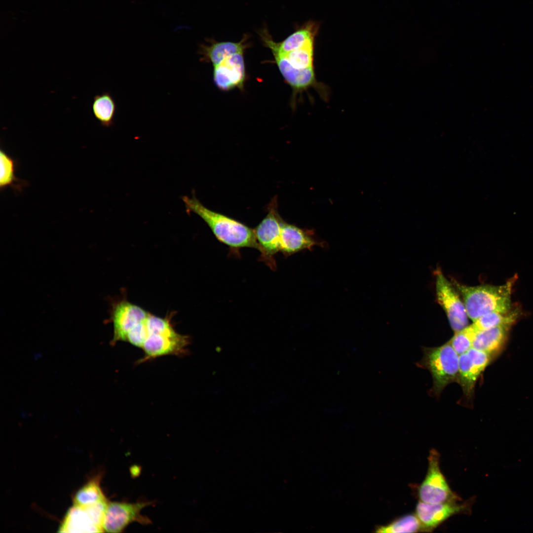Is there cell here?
Returning a JSON list of instances; mask_svg holds the SVG:
<instances>
[{
  "label": "cell",
  "instance_id": "cell-1",
  "mask_svg": "<svg viewBox=\"0 0 533 533\" xmlns=\"http://www.w3.org/2000/svg\"><path fill=\"white\" fill-rule=\"evenodd\" d=\"M182 199L187 211L197 214L202 219L221 242L233 249L249 247L259 250L254 229L208 209L194 195L191 197L183 196Z\"/></svg>",
  "mask_w": 533,
  "mask_h": 533
},
{
  "label": "cell",
  "instance_id": "cell-2",
  "mask_svg": "<svg viewBox=\"0 0 533 533\" xmlns=\"http://www.w3.org/2000/svg\"><path fill=\"white\" fill-rule=\"evenodd\" d=\"M513 280L501 286H469L456 281L454 284L462 296L468 318L474 322L489 312H508Z\"/></svg>",
  "mask_w": 533,
  "mask_h": 533
},
{
  "label": "cell",
  "instance_id": "cell-3",
  "mask_svg": "<svg viewBox=\"0 0 533 533\" xmlns=\"http://www.w3.org/2000/svg\"><path fill=\"white\" fill-rule=\"evenodd\" d=\"M146 325L148 337L141 348L144 356L141 362L163 356L185 353L190 338L177 333L169 319L151 314L146 320Z\"/></svg>",
  "mask_w": 533,
  "mask_h": 533
},
{
  "label": "cell",
  "instance_id": "cell-4",
  "mask_svg": "<svg viewBox=\"0 0 533 533\" xmlns=\"http://www.w3.org/2000/svg\"><path fill=\"white\" fill-rule=\"evenodd\" d=\"M419 366L430 372L435 395H439L449 384L457 383L459 355L449 341L440 346L423 348V357Z\"/></svg>",
  "mask_w": 533,
  "mask_h": 533
},
{
  "label": "cell",
  "instance_id": "cell-5",
  "mask_svg": "<svg viewBox=\"0 0 533 533\" xmlns=\"http://www.w3.org/2000/svg\"><path fill=\"white\" fill-rule=\"evenodd\" d=\"M282 220L278 212L276 198L274 197L268 206L267 214L254 229L260 260L273 270L276 268L274 257L279 252Z\"/></svg>",
  "mask_w": 533,
  "mask_h": 533
},
{
  "label": "cell",
  "instance_id": "cell-6",
  "mask_svg": "<svg viewBox=\"0 0 533 533\" xmlns=\"http://www.w3.org/2000/svg\"><path fill=\"white\" fill-rule=\"evenodd\" d=\"M428 459L427 474L419 489L420 501L437 503L454 500L457 497L440 470L438 453L431 450Z\"/></svg>",
  "mask_w": 533,
  "mask_h": 533
},
{
  "label": "cell",
  "instance_id": "cell-7",
  "mask_svg": "<svg viewBox=\"0 0 533 533\" xmlns=\"http://www.w3.org/2000/svg\"><path fill=\"white\" fill-rule=\"evenodd\" d=\"M435 272L438 302L445 310L452 329L457 332L468 326L464 304L443 273L438 269Z\"/></svg>",
  "mask_w": 533,
  "mask_h": 533
},
{
  "label": "cell",
  "instance_id": "cell-8",
  "mask_svg": "<svg viewBox=\"0 0 533 533\" xmlns=\"http://www.w3.org/2000/svg\"><path fill=\"white\" fill-rule=\"evenodd\" d=\"M151 504L150 502H108L103 521V531L107 533H120L134 522L143 525L150 524L151 520L143 516L141 512Z\"/></svg>",
  "mask_w": 533,
  "mask_h": 533
},
{
  "label": "cell",
  "instance_id": "cell-9",
  "mask_svg": "<svg viewBox=\"0 0 533 533\" xmlns=\"http://www.w3.org/2000/svg\"><path fill=\"white\" fill-rule=\"evenodd\" d=\"M490 360V355L475 348L459 355L457 383L468 401L472 397L476 382Z\"/></svg>",
  "mask_w": 533,
  "mask_h": 533
},
{
  "label": "cell",
  "instance_id": "cell-10",
  "mask_svg": "<svg viewBox=\"0 0 533 533\" xmlns=\"http://www.w3.org/2000/svg\"><path fill=\"white\" fill-rule=\"evenodd\" d=\"M243 53L231 54L213 66V80L220 89L228 91L243 87L245 78Z\"/></svg>",
  "mask_w": 533,
  "mask_h": 533
},
{
  "label": "cell",
  "instance_id": "cell-11",
  "mask_svg": "<svg viewBox=\"0 0 533 533\" xmlns=\"http://www.w3.org/2000/svg\"><path fill=\"white\" fill-rule=\"evenodd\" d=\"M312 230L305 229L283 220L281 223L279 252L289 256L300 251L312 250L314 246L324 244L315 238Z\"/></svg>",
  "mask_w": 533,
  "mask_h": 533
},
{
  "label": "cell",
  "instance_id": "cell-12",
  "mask_svg": "<svg viewBox=\"0 0 533 533\" xmlns=\"http://www.w3.org/2000/svg\"><path fill=\"white\" fill-rule=\"evenodd\" d=\"M467 506L466 503H457L454 500L437 503L419 500L416 506V514L423 531L430 532L449 517L466 510Z\"/></svg>",
  "mask_w": 533,
  "mask_h": 533
},
{
  "label": "cell",
  "instance_id": "cell-13",
  "mask_svg": "<svg viewBox=\"0 0 533 533\" xmlns=\"http://www.w3.org/2000/svg\"><path fill=\"white\" fill-rule=\"evenodd\" d=\"M149 312L138 305L126 301L114 305L112 312L114 326L113 341H125L128 332L144 319Z\"/></svg>",
  "mask_w": 533,
  "mask_h": 533
},
{
  "label": "cell",
  "instance_id": "cell-14",
  "mask_svg": "<svg viewBox=\"0 0 533 533\" xmlns=\"http://www.w3.org/2000/svg\"><path fill=\"white\" fill-rule=\"evenodd\" d=\"M270 50L285 80L297 72L314 68V40L286 54L280 53L273 49Z\"/></svg>",
  "mask_w": 533,
  "mask_h": 533
},
{
  "label": "cell",
  "instance_id": "cell-15",
  "mask_svg": "<svg viewBox=\"0 0 533 533\" xmlns=\"http://www.w3.org/2000/svg\"><path fill=\"white\" fill-rule=\"evenodd\" d=\"M102 523L87 506L74 505L67 511L59 528L60 533H101Z\"/></svg>",
  "mask_w": 533,
  "mask_h": 533
},
{
  "label": "cell",
  "instance_id": "cell-16",
  "mask_svg": "<svg viewBox=\"0 0 533 533\" xmlns=\"http://www.w3.org/2000/svg\"><path fill=\"white\" fill-rule=\"evenodd\" d=\"M317 29L315 23L309 22L279 43L274 41L267 31L263 32L262 37L267 47L275 49L280 53L286 54L314 40Z\"/></svg>",
  "mask_w": 533,
  "mask_h": 533
},
{
  "label": "cell",
  "instance_id": "cell-17",
  "mask_svg": "<svg viewBox=\"0 0 533 533\" xmlns=\"http://www.w3.org/2000/svg\"><path fill=\"white\" fill-rule=\"evenodd\" d=\"M246 36L238 42H213L210 45H201L199 53L202 60L210 62L213 66L219 64L226 56L231 54L243 52L247 47Z\"/></svg>",
  "mask_w": 533,
  "mask_h": 533
},
{
  "label": "cell",
  "instance_id": "cell-18",
  "mask_svg": "<svg viewBox=\"0 0 533 533\" xmlns=\"http://www.w3.org/2000/svg\"><path fill=\"white\" fill-rule=\"evenodd\" d=\"M509 325H502L479 332L472 347L489 355L496 351L503 343Z\"/></svg>",
  "mask_w": 533,
  "mask_h": 533
},
{
  "label": "cell",
  "instance_id": "cell-19",
  "mask_svg": "<svg viewBox=\"0 0 533 533\" xmlns=\"http://www.w3.org/2000/svg\"><path fill=\"white\" fill-rule=\"evenodd\" d=\"M92 111L102 126L108 128L114 125L116 105L109 92H105L93 97Z\"/></svg>",
  "mask_w": 533,
  "mask_h": 533
},
{
  "label": "cell",
  "instance_id": "cell-20",
  "mask_svg": "<svg viewBox=\"0 0 533 533\" xmlns=\"http://www.w3.org/2000/svg\"><path fill=\"white\" fill-rule=\"evenodd\" d=\"M16 160L8 155L4 151H0V189L11 187L16 192H21L28 182L21 180L15 176L17 165Z\"/></svg>",
  "mask_w": 533,
  "mask_h": 533
},
{
  "label": "cell",
  "instance_id": "cell-21",
  "mask_svg": "<svg viewBox=\"0 0 533 533\" xmlns=\"http://www.w3.org/2000/svg\"><path fill=\"white\" fill-rule=\"evenodd\" d=\"M106 499L97 477L88 482L76 493L73 502L74 505L85 507Z\"/></svg>",
  "mask_w": 533,
  "mask_h": 533
},
{
  "label": "cell",
  "instance_id": "cell-22",
  "mask_svg": "<svg viewBox=\"0 0 533 533\" xmlns=\"http://www.w3.org/2000/svg\"><path fill=\"white\" fill-rule=\"evenodd\" d=\"M518 311L510 313L491 312L482 316L472 324L478 332L502 325H509L516 319Z\"/></svg>",
  "mask_w": 533,
  "mask_h": 533
},
{
  "label": "cell",
  "instance_id": "cell-23",
  "mask_svg": "<svg viewBox=\"0 0 533 533\" xmlns=\"http://www.w3.org/2000/svg\"><path fill=\"white\" fill-rule=\"evenodd\" d=\"M423 531L421 524L416 514L404 516L390 524L378 529L380 533H416Z\"/></svg>",
  "mask_w": 533,
  "mask_h": 533
},
{
  "label": "cell",
  "instance_id": "cell-24",
  "mask_svg": "<svg viewBox=\"0 0 533 533\" xmlns=\"http://www.w3.org/2000/svg\"><path fill=\"white\" fill-rule=\"evenodd\" d=\"M478 333L471 324L456 332L449 342L456 352L460 355L466 352L472 347L474 340Z\"/></svg>",
  "mask_w": 533,
  "mask_h": 533
}]
</instances>
